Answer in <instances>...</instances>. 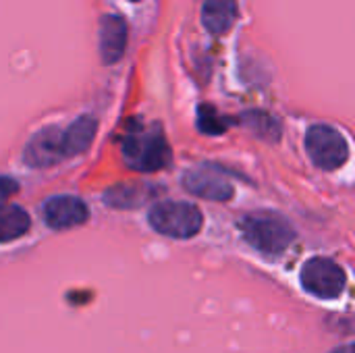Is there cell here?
Listing matches in <instances>:
<instances>
[{
    "label": "cell",
    "mask_w": 355,
    "mask_h": 353,
    "mask_svg": "<svg viewBox=\"0 0 355 353\" xmlns=\"http://www.w3.org/2000/svg\"><path fill=\"white\" fill-rule=\"evenodd\" d=\"M243 237L264 254H281L295 241V229L279 212L258 210L241 221Z\"/></svg>",
    "instance_id": "6da1fadb"
},
{
    "label": "cell",
    "mask_w": 355,
    "mask_h": 353,
    "mask_svg": "<svg viewBox=\"0 0 355 353\" xmlns=\"http://www.w3.org/2000/svg\"><path fill=\"white\" fill-rule=\"evenodd\" d=\"M306 150L310 160L322 171H337L349 158L345 137L331 125H312L306 133Z\"/></svg>",
    "instance_id": "277c9868"
},
{
    "label": "cell",
    "mask_w": 355,
    "mask_h": 353,
    "mask_svg": "<svg viewBox=\"0 0 355 353\" xmlns=\"http://www.w3.org/2000/svg\"><path fill=\"white\" fill-rule=\"evenodd\" d=\"M62 133L64 131L56 127H46L40 133H35L25 146V154H23L25 162L35 169H46L67 158Z\"/></svg>",
    "instance_id": "8992f818"
},
{
    "label": "cell",
    "mask_w": 355,
    "mask_h": 353,
    "mask_svg": "<svg viewBox=\"0 0 355 353\" xmlns=\"http://www.w3.org/2000/svg\"><path fill=\"white\" fill-rule=\"evenodd\" d=\"M123 158L135 171H160L171 162V148L160 129H133L123 139Z\"/></svg>",
    "instance_id": "7a4b0ae2"
},
{
    "label": "cell",
    "mask_w": 355,
    "mask_h": 353,
    "mask_svg": "<svg viewBox=\"0 0 355 353\" xmlns=\"http://www.w3.org/2000/svg\"><path fill=\"white\" fill-rule=\"evenodd\" d=\"M331 353H355V345H343V347H337L335 352Z\"/></svg>",
    "instance_id": "2e32d148"
},
{
    "label": "cell",
    "mask_w": 355,
    "mask_h": 353,
    "mask_svg": "<svg viewBox=\"0 0 355 353\" xmlns=\"http://www.w3.org/2000/svg\"><path fill=\"white\" fill-rule=\"evenodd\" d=\"M302 285L308 293L320 300H335L345 291V270L329 258H312L302 268Z\"/></svg>",
    "instance_id": "5b68a950"
},
{
    "label": "cell",
    "mask_w": 355,
    "mask_h": 353,
    "mask_svg": "<svg viewBox=\"0 0 355 353\" xmlns=\"http://www.w3.org/2000/svg\"><path fill=\"white\" fill-rule=\"evenodd\" d=\"M89 218V208L75 196H56L44 204V221L56 231L73 229Z\"/></svg>",
    "instance_id": "52a82bcc"
},
{
    "label": "cell",
    "mask_w": 355,
    "mask_h": 353,
    "mask_svg": "<svg viewBox=\"0 0 355 353\" xmlns=\"http://www.w3.org/2000/svg\"><path fill=\"white\" fill-rule=\"evenodd\" d=\"M98 35H100V56L104 64H114L116 60H121L129 37L127 21L119 15H102Z\"/></svg>",
    "instance_id": "9c48e42d"
},
{
    "label": "cell",
    "mask_w": 355,
    "mask_h": 353,
    "mask_svg": "<svg viewBox=\"0 0 355 353\" xmlns=\"http://www.w3.org/2000/svg\"><path fill=\"white\" fill-rule=\"evenodd\" d=\"M29 227H31V221H29V214L23 208L10 206V204L4 206L2 216H0V239L4 243L23 237L29 231Z\"/></svg>",
    "instance_id": "7c38bea8"
},
{
    "label": "cell",
    "mask_w": 355,
    "mask_h": 353,
    "mask_svg": "<svg viewBox=\"0 0 355 353\" xmlns=\"http://www.w3.org/2000/svg\"><path fill=\"white\" fill-rule=\"evenodd\" d=\"M96 129H98V121L94 117H79L75 123H71L62 133L67 158L83 154L89 148V144L94 141Z\"/></svg>",
    "instance_id": "8fae6325"
},
{
    "label": "cell",
    "mask_w": 355,
    "mask_h": 353,
    "mask_svg": "<svg viewBox=\"0 0 355 353\" xmlns=\"http://www.w3.org/2000/svg\"><path fill=\"white\" fill-rule=\"evenodd\" d=\"M150 225L154 231L173 239H191L200 233L204 216L198 206L187 202H158L150 210Z\"/></svg>",
    "instance_id": "3957f363"
},
{
    "label": "cell",
    "mask_w": 355,
    "mask_h": 353,
    "mask_svg": "<svg viewBox=\"0 0 355 353\" xmlns=\"http://www.w3.org/2000/svg\"><path fill=\"white\" fill-rule=\"evenodd\" d=\"M129 2H141V0H129Z\"/></svg>",
    "instance_id": "e0dca14e"
},
{
    "label": "cell",
    "mask_w": 355,
    "mask_h": 353,
    "mask_svg": "<svg viewBox=\"0 0 355 353\" xmlns=\"http://www.w3.org/2000/svg\"><path fill=\"white\" fill-rule=\"evenodd\" d=\"M17 189H19V187H17V183H15L10 177H4V179H2V198H4V200H8L10 193L17 191Z\"/></svg>",
    "instance_id": "9a60e30c"
},
{
    "label": "cell",
    "mask_w": 355,
    "mask_h": 353,
    "mask_svg": "<svg viewBox=\"0 0 355 353\" xmlns=\"http://www.w3.org/2000/svg\"><path fill=\"white\" fill-rule=\"evenodd\" d=\"M150 196V189L144 187L141 183H123V185H114L112 189L106 191V204L112 208H135L141 206Z\"/></svg>",
    "instance_id": "4fadbf2b"
},
{
    "label": "cell",
    "mask_w": 355,
    "mask_h": 353,
    "mask_svg": "<svg viewBox=\"0 0 355 353\" xmlns=\"http://www.w3.org/2000/svg\"><path fill=\"white\" fill-rule=\"evenodd\" d=\"M200 129L206 133H220V131H225V123L212 108L204 106L200 110Z\"/></svg>",
    "instance_id": "5bb4252c"
},
{
    "label": "cell",
    "mask_w": 355,
    "mask_h": 353,
    "mask_svg": "<svg viewBox=\"0 0 355 353\" xmlns=\"http://www.w3.org/2000/svg\"><path fill=\"white\" fill-rule=\"evenodd\" d=\"M183 185L189 193L212 200V202H227L235 196V187L216 171L208 169H191L183 175Z\"/></svg>",
    "instance_id": "ba28073f"
},
{
    "label": "cell",
    "mask_w": 355,
    "mask_h": 353,
    "mask_svg": "<svg viewBox=\"0 0 355 353\" xmlns=\"http://www.w3.org/2000/svg\"><path fill=\"white\" fill-rule=\"evenodd\" d=\"M237 21V0H204L202 23L212 35H225Z\"/></svg>",
    "instance_id": "30bf717a"
}]
</instances>
